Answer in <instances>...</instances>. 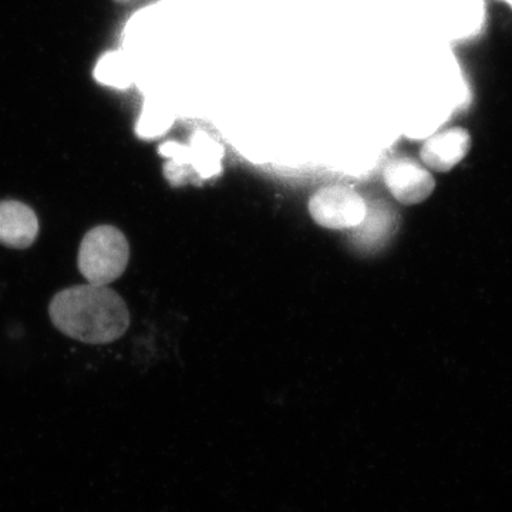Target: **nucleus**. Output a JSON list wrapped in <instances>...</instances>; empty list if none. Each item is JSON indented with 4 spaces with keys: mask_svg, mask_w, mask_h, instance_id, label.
I'll list each match as a JSON object with an SVG mask.
<instances>
[{
    "mask_svg": "<svg viewBox=\"0 0 512 512\" xmlns=\"http://www.w3.org/2000/svg\"><path fill=\"white\" fill-rule=\"evenodd\" d=\"M97 82L106 86L126 89L131 84V72L127 59L121 53H107L101 57L94 70Z\"/></svg>",
    "mask_w": 512,
    "mask_h": 512,
    "instance_id": "obj_9",
    "label": "nucleus"
},
{
    "mask_svg": "<svg viewBox=\"0 0 512 512\" xmlns=\"http://www.w3.org/2000/svg\"><path fill=\"white\" fill-rule=\"evenodd\" d=\"M130 245L123 232L100 225L84 235L79 249L80 274L92 285L107 286L124 274Z\"/></svg>",
    "mask_w": 512,
    "mask_h": 512,
    "instance_id": "obj_2",
    "label": "nucleus"
},
{
    "mask_svg": "<svg viewBox=\"0 0 512 512\" xmlns=\"http://www.w3.org/2000/svg\"><path fill=\"white\" fill-rule=\"evenodd\" d=\"M504 2H507L508 5L512 6V0H504Z\"/></svg>",
    "mask_w": 512,
    "mask_h": 512,
    "instance_id": "obj_12",
    "label": "nucleus"
},
{
    "mask_svg": "<svg viewBox=\"0 0 512 512\" xmlns=\"http://www.w3.org/2000/svg\"><path fill=\"white\" fill-rule=\"evenodd\" d=\"M116 2L127 3V2H133V0H116Z\"/></svg>",
    "mask_w": 512,
    "mask_h": 512,
    "instance_id": "obj_11",
    "label": "nucleus"
},
{
    "mask_svg": "<svg viewBox=\"0 0 512 512\" xmlns=\"http://www.w3.org/2000/svg\"><path fill=\"white\" fill-rule=\"evenodd\" d=\"M171 124H173L171 113H168L160 104L150 103L147 104L138 123V134L143 138H156L164 134Z\"/></svg>",
    "mask_w": 512,
    "mask_h": 512,
    "instance_id": "obj_10",
    "label": "nucleus"
},
{
    "mask_svg": "<svg viewBox=\"0 0 512 512\" xmlns=\"http://www.w3.org/2000/svg\"><path fill=\"white\" fill-rule=\"evenodd\" d=\"M386 183L400 204L416 205L426 201L436 188L433 175L412 160H394L384 170Z\"/></svg>",
    "mask_w": 512,
    "mask_h": 512,
    "instance_id": "obj_6",
    "label": "nucleus"
},
{
    "mask_svg": "<svg viewBox=\"0 0 512 512\" xmlns=\"http://www.w3.org/2000/svg\"><path fill=\"white\" fill-rule=\"evenodd\" d=\"M429 2L436 28L444 39H468L476 35L483 26V0H429Z\"/></svg>",
    "mask_w": 512,
    "mask_h": 512,
    "instance_id": "obj_5",
    "label": "nucleus"
},
{
    "mask_svg": "<svg viewBox=\"0 0 512 512\" xmlns=\"http://www.w3.org/2000/svg\"><path fill=\"white\" fill-rule=\"evenodd\" d=\"M161 154L170 158L164 167V174L170 184H187L191 174L200 180H208L221 173L224 148L210 134L197 131L188 147L178 143H167L161 147Z\"/></svg>",
    "mask_w": 512,
    "mask_h": 512,
    "instance_id": "obj_3",
    "label": "nucleus"
},
{
    "mask_svg": "<svg viewBox=\"0 0 512 512\" xmlns=\"http://www.w3.org/2000/svg\"><path fill=\"white\" fill-rule=\"evenodd\" d=\"M39 234V220L29 205L0 201V244L13 249L32 247Z\"/></svg>",
    "mask_w": 512,
    "mask_h": 512,
    "instance_id": "obj_8",
    "label": "nucleus"
},
{
    "mask_svg": "<svg viewBox=\"0 0 512 512\" xmlns=\"http://www.w3.org/2000/svg\"><path fill=\"white\" fill-rule=\"evenodd\" d=\"M471 148V137L464 128H448L434 134L420 151L421 161L430 170L447 173L456 167Z\"/></svg>",
    "mask_w": 512,
    "mask_h": 512,
    "instance_id": "obj_7",
    "label": "nucleus"
},
{
    "mask_svg": "<svg viewBox=\"0 0 512 512\" xmlns=\"http://www.w3.org/2000/svg\"><path fill=\"white\" fill-rule=\"evenodd\" d=\"M53 325L69 338L89 345L120 339L130 326V312L109 286L77 285L57 293L49 305Z\"/></svg>",
    "mask_w": 512,
    "mask_h": 512,
    "instance_id": "obj_1",
    "label": "nucleus"
},
{
    "mask_svg": "<svg viewBox=\"0 0 512 512\" xmlns=\"http://www.w3.org/2000/svg\"><path fill=\"white\" fill-rule=\"evenodd\" d=\"M309 212L316 224L328 229H350L365 221L366 202L348 187H326L309 201Z\"/></svg>",
    "mask_w": 512,
    "mask_h": 512,
    "instance_id": "obj_4",
    "label": "nucleus"
}]
</instances>
